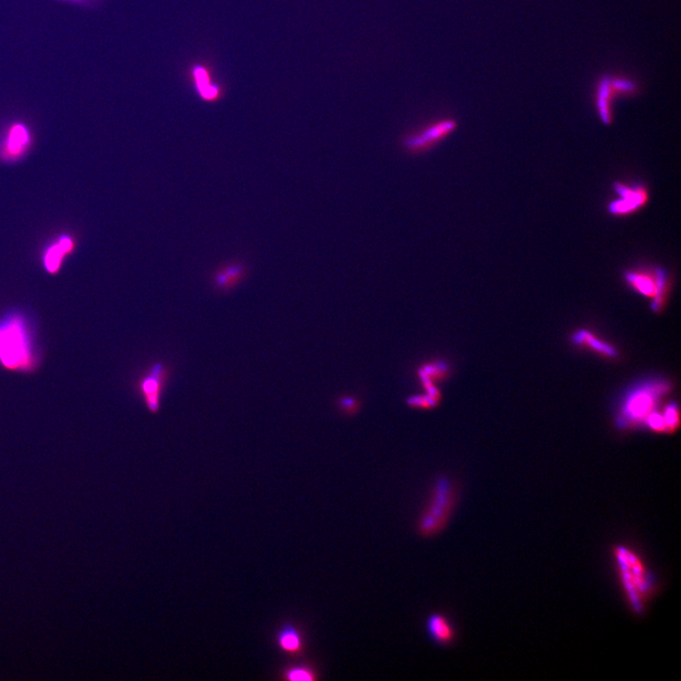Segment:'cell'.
I'll use <instances>...</instances> for the list:
<instances>
[{"mask_svg": "<svg viewBox=\"0 0 681 681\" xmlns=\"http://www.w3.org/2000/svg\"><path fill=\"white\" fill-rule=\"evenodd\" d=\"M670 390L671 384L661 378H652L637 384L628 390L621 402L617 426L626 430L644 425L648 416L658 410L661 399Z\"/></svg>", "mask_w": 681, "mask_h": 681, "instance_id": "cell-1", "label": "cell"}, {"mask_svg": "<svg viewBox=\"0 0 681 681\" xmlns=\"http://www.w3.org/2000/svg\"><path fill=\"white\" fill-rule=\"evenodd\" d=\"M614 555L629 604L635 611L641 612L655 590L653 576L644 560L630 549L616 547Z\"/></svg>", "mask_w": 681, "mask_h": 681, "instance_id": "cell-2", "label": "cell"}, {"mask_svg": "<svg viewBox=\"0 0 681 681\" xmlns=\"http://www.w3.org/2000/svg\"><path fill=\"white\" fill-rule=\"evenodd\" d=\"M0 364L15 371H28L34 364L31 339L20 315L0 322Z\"/></svg>", "mask_w": 681, "mask_h": 681, "instance_id": "cell-3", "label": "cell"}, {"mask_svg": "<svg viewBox=\"0 0 681 681\" xmlns=\"http://www.w3.org/2000/svg\"><path fill=\"white\" fill-rule=\"evenodd\" d=\"M456 503V487L449 477H437L426 508L419 517L416 529L422 538H429L445 529Z\"/></svg>", "mask_w": 681, "mask_h": 681, "instance_id": "cell-4", "label": "cell"}, {"mask_svg": "<svg viewBox=\"0 0 681 681\" xmlns=\"http://www.w3.org/2000/svg\"><path fill=\"white\" fill-rule=\"evenodd\" d=\"M457 128L458 121L451 116L429 119L400 136V150L410 157L429 154L454 135Z\"/></svg>", "mask_w": 681, "mask_h": 681, "instance_id": "cell-5", "label": "cell"}, {"mask_svg": "<svg viewBox=\"0 0 681 681\" xmlns=\"http://www.w3.org/2000/svg\"><path fill=\"white\" fill-rule=\"evenodd\" d=\"M625 280L632 290L651 299L654 312L663 310L671 289V280L666 271L653 267L629 270L626 272Z\"/></svg>", "mask_w": 681, "mask_h": 681, "instance_id": "cell-6", "label": "cell"}, {"mask_svg": "<svg viewBox=\"0 0 681 681\" xmlns=\"http://www.w3.org/2000/svg\"><path fill=\"white\" fill-rule=\"evenodd\" d=\"M638 81L628 76L607 74L599 79L595 102L599 118L604 124L613 121V105L620 98H633L640 92Z\"/></svg>", "mask_w": 681, "mask_h": 681, "instance_id": "cell-7", "label": "cell"}, {"mask_svg": "<svg viewBox=\"0 0 681 681\" xmlns=\"http://www.w3.org/2000/svg\"><path fill=\"white\" fill-rule=\"evenodd\" d=\"M171 378V369L163 362H155L140 376L136 390L148 412L158 414L161 409L163 394Z\"/></svg>", "mask_w": 681, "mask_h": 681, "instance_id": "cell-8", "label": "cell"}, {"mask_svg": "<svg viewBox=\"0 0 681 681\" xmlns=\"http://www.w3.org/2000/svg\"><path fill=\"white\" fill-rule=\"evenodd\" d=\"M614 190L617 198L609 204V212L613 216H628L641 211L649 201V190L644 185L615 183Z\"/></svg>", "mask_w": 681, "mask_h": 681, "instance_id": "cell-9", "label": "cell"}, {"mask_svg": "<svg viewBox=\"0 0 681 681\" xmlns=\"http://www.w3.org/2000/svg\"><path fill=\"white\" fill-rule=\"evenodd\" d=\"M32 143L31 131L25 124H13L0 140V160L16 162L22 159L28 154Z\"/></svg>", "mask_w": 681, "mask_h": 681, "instance_id": "cell-10", "label": "cell"}, {"mask_svg": "<svg viewBox=\"0 0 681 681\" xmlns=\"http://www.w3.org/2000/svg\"><path fill=\"white\" fill-rule=\"evenodd\" d=\"M76 250L74 237L61 234L44 248L42 264L48 274L55 275L61 271L62 264Z\"/></svg>", "mask_w": 681, "mask_h": 681, "instance_id": "cell-11", "label": "cell"}, {"mask_svg": "<svg viewBox=\"0 0 681 681\" xmlns=\"http://www.w3.org/2000/svg\"><path fill=\"white\" fill-rule=\"evenodd\" d=\"M451 364L444 359H434L423 362L416 376L424 391H438L437 383L447 381L451 375Z\"/></svg>", "mask_w": 681, "mask_h": 681, "instance_id": "cell-12", "label": "cell"}, {"mask_svg": "<svg viewBox=\"0 0 681 681\" xmlns=\"http://www.w3.org/2000/svg\"><path fill=\"white\" fill-rule=\"evenodd\" d=\"M426 630L430 639L440 647H449L456 641V628L443 613L434 612L428 616Z\"/></svg>", "mask_w": 681, "mask_h": 681, "instance_id": "cell-13", "label": "cell"}, {"mask_svg": "<svg viewBox=\"0 0 681 681\" xmlns=\"http://www.w3.org/2000/svg\"><path fill=\"white\" fill-rule=\"evenodd\" d=\"M571 342L577 347L588 348V350L595 351L599 355L607 357V358H616L619 355L616 348L613 345L599 339L593 332L585 331V329L574 332L573 337H571Z\"/></svg>", "mask_w": 681, "mask_h": 681, "instance_id": "cell-14", "label": "cell"}, {"mask_svg": "<svg viewBox=\"0 0 681 681\" xmlns=\"http://www.w3.org/2000/svg\"><path fill=\"white\" fill-rule=\"evenodd\" d=\"M279 649L291 656H299L304 652V638L296 626L287 623L282 626L277 636Z\"/></svg>", "mask_w": 681, "mask_h": 681, "instance_id": "cell-15", "label": "cell"}, {"mask_svg": "<svg viewBox=\"0 0 681 681\" xmlns=\"http://www.w3.org/2000/svg\"><path fill=\"white\" fill-rule=\"evenodd\" d=\"M193 78L199 96L206 102H214L220 98V88L213 84L208 70L200 65L193 68Z\"/></svg>", "mask_w": 681, "mask_h": 681, "instance_id": "cell-16", "label": "cell"}, {"mask_svg": "<svg viewBox=\"0 0 681 681\" xmlns=\"http://www.w3.org/2000/svg\"><path fill=\"white\" fill-rule=\"evenodd\" d=\"M244 272V267L242 265L225 267L215 275L213 282L215 288L220 291L232 290L242 282Z\"/></svg>", "mask_w": 681, "mask_h": 681, "instance_id": "cell-17", "label": "cell"}, {"mask_svg": "<svg viewBox=\"0 0 681 681\" xmlns=\"http://www.w3.org/2000/svg\"><path fill=\"white\" fill-rule=\"evenodd\" d=\"M441 402V392L438 391H425L423 393L413 395V396L409 397L406 399V403L411 408L416 409H425V410H429V409H434L439 405Z\"/></svg>", "mask_w": 681, "mask_h": 681, "instance_id": "cell-18", "label": "cell"}, {"mask_svg": "<svg viewBox=\"0 0 681 681\" xmlns=\"http://www.w3.org/2000/svg\"><path fill=\"white\" fill-rule=\"evenodd\" d=\"M283 678L290 681H315L319 677L317 671L312 666L298 664L286 668L283 672Z\"/></svg>", "mask_w": 681, "mask_h": 681, "instance_id": "cell-19", "label": "cell"}, {"mask_svg": "<svg viewBox=\"0 0 681 681\" xmlns=\"http://www.w3.org/2000/svg\"><path fill=\"white\" fill-rule=\"evenodd\" d=\"M337 408L345 416H355L362 408L361 400L351 395H344L337 399Z\"/></svg>", "mask_w": 681, "mask_h": 681, "instance_id": "cell-20", "label": "cell"}, {"mask_svg": "<svg viewBox=\"0 0 681 681\" xmlns=\"http://www.w3.org/2000/svg\"><path fill=\"white\" fill-rule=\"evenodd\" d=\"M663 414L664 421H666L667 432H675L680 424V408H678L677 403H668L664 408Z\"/></svg>", "mask_w": 681, "mask_h": 681, "instance_id": "cell-21", "label": "cell"}, {"mask_svg": "<svg viewBox=\"0 0 681 681\" xmlns=\"http://www.w3.org/2000/svg\"><path fill=\"white\" fill-rule=\"evenodd\" d=\"M645 426L649 428L650 430L655 432H667L666 421H664L663 412L656 410L647 418L644 422Z\"/></svg>", "mask_w": 681, "mask_h": 681, "instance_id": "cell-22", "label": "cell"}, {"mask_svg": "<svg viewBox=\"0 0 681 681\" xmlns=\"http://www.w3.org/2000/svg\"><path fill=\"white\" fill-rule=\"evenodd\" d=\"M72 1H86V0H72Z\"/></svg>", "mask_w": 681, "mask_h": 681, "instance_id": "cell-23", "label": "cell"}]
</instances>
